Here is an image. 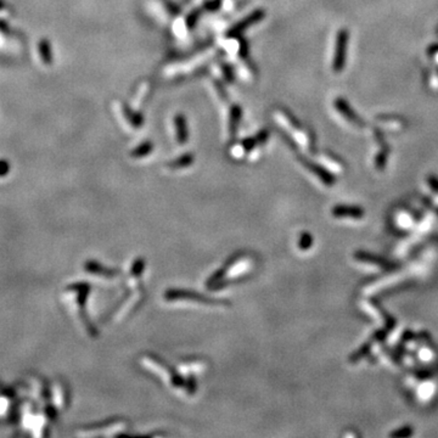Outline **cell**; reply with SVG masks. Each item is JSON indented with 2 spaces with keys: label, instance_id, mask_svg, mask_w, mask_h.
<instances>
[{
  "label": "cell",
  "instance_id": "5",
  "mask_svg": "<svg viewBox=\"0 0 438 438\" xmlns=\"http://www.w3.org/2000/svg\"><path fill=\"white\" fill-rule=\"evenodd\" d=\"M151 148H152V145H151L150 143H144L143 145H140V147H138L137 150L133 152V156H134V157H142V156L147 155V153L151 151Z\"/></svg>",
  "mask_w": 438,
  "mask_h": 438
},
{
  "label": "cell",
  "instance_id": "6",
  "mask_svg": "<svg viewBox=\"0 0 438 438\" xmlns=\"http://www.w3.org/2000/svg\"><path fill=\"white\" fill-rule=\"evenodd\" d=\"M41 48L43 49L42 50V56H43V60L45 61V62H50V61H51V55H50V48L48 49V43L43 42V43L41 44Z\"/></svg>",
  "mask_w": 438,
  "mask_h": 438
},
{
  "label": "cell",
  "instance_id": "8",
  "mask_svg": "<svg viewBox=\"0 0 438 438\" xmlns=\"http://www.w3.org/2000/svg\"><path fill=\"white\" fill-rule=\"evenodd\" d=\"M436 60H437V62H438V54H437V56H436Z\"/></svg>",
  "mask_w": 438,
  "mask_h": 438
},
{
  "label": "cell",
  "instance_id": "2",
  "mask_svg": "<svg viewBox=\"0 0 438 438\" xmlns=\"http://www.w3.org/2000/svg\"><path fill=\"white\" fill-rule=\"evenodd\" d=\"M335 106H336L337 111H339L340 113H342V115L346 117V118L348 119V121L352 122V123L362 124V121H359V118H358L357 115H355V113L353 112L352 108H350L349 106L347 105L344 100L337 99L336 101H335Z\"/></svg>",
  "mask_w": 438,
  "mask_h": 438
},
{
  "label": "cell",
  "instance_id": "3",
  "mask_svg": "<svg viewBox=\"0 0 438 438\" xmlns=\"http://www.w3.org/2000/svg\"><path fill=\"white\" fill-rule=\"evenodd\" d=\"M175 126H177V138L179 143H185L188 140V129L187 122L183 118V116H178L175 118Z\"/></svg>",
  "mask_w": 438,
  "mask_h": 438
},
{
  "label": "cell",
  "instance_id": "1",
  "mask_svg": "<svg viewBox=\"0 0 438 438\" xmlns=\"http://www.w3.org/2000/svg\"><path fill=\"white\" fill-rule=\"evenodd\" d=\"M348 42V33L346 29H341L337 34L335 56H334L333 67L335 72H341L343 70L344 62H346V48Z\"/></svg>",
  "mask_w": 438,
  "mask_h": 438
},
{
  "label": "cell",
  "instance_id": "7",
  "mask_svg": "<svg viewBox=\"0 0 438 438\" xmlns=\"http://www.w3.org/2000/svg\"><path fill=\"white\" fill-rule=\"evenodd\" d=\"M432 86L436 88V89L438 88V76L437 74H435L434 76V79H432Z\"/></svg>",
  "mask_w": 438,
  "mask_h": 438
},
{
  "label": "cell",
  "instance_id": "4",
  "mask_svg": "<svg viewBox=\"0 0 438 438\" xmlns=\"http://www.w3.org/2000/svg\"><path fill=\"white\" fill-rule=\"evenodd\" d=\"M261 16H262V12L261 11H258V12H256V14L251 15L248 18H246V20L243 21V23L238 25V27L235 28V31H241V29L247 27L248 25H252V23H254V22H256V21H258L259 18H261Z\"/></svg>",
  "mask_w": 438,
  "mask_h": 438
}]
</instances>
